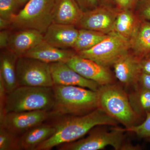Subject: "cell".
<instances>
[{
    "label": "cell",
    "instance_id": "6da1fadb",
    "mask_svg": "<svg viewBox=\"0 0 150 150\" xmlns=\"http://www.w3.org/2000/svg\"><path fill=\"white\" fill-rule=\"evenodd\" d=\"M56 128L54 134L35 150H50L59 145L80 139L96 126H116L118 122L99 108L87 114L49 121Z\"/></svg>",
    "mask_w": 150,
    "mask_h": 150
},
{
    "label": "cell",
    "instance_id": "7a4b0ae2",
    "mask_svg": "<svg viewBox=\"0 0 150 150\" xmlns=\"http://www.w3.org/2000/svg\"><path fill=\"white\" fill-rule=\"evenodd\" d=\"M54 102L48 121L87 114L98 108V93L78 86L54 85Z\"/></svg>",
    "mask_w": 150,
    "mask_h": 150
},
{
    "label": "cell",
    "instance_id": "3957f363",
    "mask_svg": "<svg viewBox=\"0 0 150 150\" xmlns=\"http://www.w3.org/2000/svg\"><path fill=\"white\" fill-rule=\"evenodd\" d=\"M98 93V108L126 129L138 125L142 119L129 101L128 93L123 86L115 83L100 86Z\"/></svg>",
    "mask_w": 150,
    "mask_h": 150
},
{
    "label": "cell",
    "instance_id": "277c9868",
    "mask_svg": "<svg viewBox=\"0 0 150 150\" xmlns=\"http://www.w3.org/2000/svg\"><path fill=\"white\" fill-rule=\"evenodd\" d=\"M54 102L52 87L18 86L7 94L5 104V114L8 112L36 110L49 112Z\"/></svg>",
    "mask_w": 150,
    "mask_h": 150
},
{
    "label": "cell",
    "instance_id": "5b68a950",
    "mask_svg": "<svg viewBox=\"0 0 150 150\" xmlns=\"http://www.w3.org/2000/svg\"><path fill=\"white\" fill-rule=\"evenodd\" d=\"M57 0H28L11 20L12 29L36 30L43 34L53 23Z\"/></svg>",
    "mask_w": 150,
    "mask_h": 150
},
{
    "label": "cell",
    "instance_id": "8992f818",
    "mask_svg": "<svg viewBox=\"0 0 150 150\" xmlns=\"http://www.w3.org/2000/svg\"><path fill=\"white\" fill-rule=\"evenodd\" d=\"M122 128L114 126L110 131L94 127L88 133V136L75 142L63 144L56 147L59 150H98L107 146L115 150H121L124 140Z\"/></svg>",
    "mask_w": 150,
    "mask_h": 150
},
{
    "label": "cell",
    "instance_id": "52a82bcc",
    "mask_svg": "<svg viewBox=\"0 0 150 150\" xmlns=\"http://www.w3.org/2000/svg\"><path fill=\"white\" fill-rule=\"evenodd\" d=\"M129 50V41L113 31L108 34L107 37L96 46L77 54L81 57L110 68L122 55Z\"/></svg>",
    "mask_w": 150,
    "mask_h": 150
},
{
    "label": "cell",
    "instance_id": "ba28073f",
    "mask_svg": "<svg viewBox=\"0 0 150 150\" xmlns=\"http://www.w3.org/2000/svg\"><path fill=\"white\" fill-rule=\"evenodd\" d=\"M16 77L18 86H54L50 64L25 56L17 61Z\"/></svg>",
    "mask_w": 150,
    "mask_h": 150
},
{
    "label": "cell",
    "instance_id": "9c48e42d",
    "mask_svg": "<svg viewBox=\"0 0 150 150\" xmlns=\"http://www.w3.org/2000/svg\"><path fill=\"white\" fill-rule=\"evenodd\" d=\"M118 11L115 6L100 5L92 10L84 12L76 27L109 34L114 31Z\"/></svg>",
    "mask_w": 150,
    "mask_h": 150
},
{
    "label": "cell",
    "instance_id": "30bf717a",
    "mask_svg": "<svg viewBox=\"0 0 150 150\" xmlns=\"http://www.w3.org/2000/svg\"><path fill=\"white\" fill-rule=\"evenodd\" d=\"M49 112L45 110L8 112L0 119V126L21 136L33 127L48 121Z\"/></svg>",
    "mask_w": 150,
    "mask_h": 150
},
{
    "label": "cell",
    "instance_id": "8fae6325",
    "mask_svg": "<svg viewBox=\"0 0 150 150\" xmlns=\"http://www.w3.org/2000/svg\"><path fill=\"white\" fill-rule=\"evenodd\" d=\"M67 64L83 77L95 82L100 86L116 83V78L110 68L81 57L77 54Z\"/></svg>",
    "mask_w": 150,
    "mask_h": 150
},
{
    "label": "cell",
    "instance_id": "7c38bea8",
    "mask_svg": "<svg viewBox=\"0 0 150 150\" xmlns=\"http://www.w3.org/2000/svg\"><path fill=\"white\" fill-rule=\"evenodd\" d=\"M116 79L121 85L133 89L138 86L139 77L142 71L139 59L129 50L114 63L112 67Z\"/></svg>",
    "mask_w": 150,
    "mask_h": 150
},
{
    "label": "cell",
    "instance_id": "4fadbf2b",
    "mask_svg": "<svg viewBox=\"0 0 150 150\" xmlns=\"http://www.w3.org/2000/svg\"><path fill=\"white\" fill-rule=\"evenodd\" d=\"M54 85L78 86L97 91L100 86L79 74L67 63L63 62L50 64Z\"/></svg>",
    "mask_w": 150,
    "mask_h": 150
},
{
    "label": "cell",
    "instance_id": "5bb4252c",
    "mask_svg": "<svg viewBox=\"0 0 150 150\" xmlns=\"http://www.w3.org/2000/svg\"><path fill=\"white\" fill-rule=\"evenodd\" d=\"M79 33L74 25L53 23L43 35V40L52 46L61 49H73Z\"/></svg>",
    "mask_w": 150,
    "mask_h": 150
},
{
    "label": "cell",
    "instance_id": "9a60e30c",
    "mask_svg": "<svg viewBox=\"0 0 150 150\" xmlns=\"http://www.w3.org/2000/svg\"><path fill=\"white\" fill-rule=\"evenodd\" d=\"M11 33L7 49L18 57L23 56L43 40L44 34L32 29Z\"/></svg>",
    "mask_w": 150,
    "mask_h": 150
},
{
    "label": "cell",
    "instance_id": "2e32d148",
    "mask_svg": "<svg viewBox=\"0 0 150 150\" xmlns=\"http://www.w3.org/2000/svg\"><path fill=\"white\" fill-rule=\"evenodd\" d=\"M76 54L74 51L57 48L43 40L23 56L50 64L57 62L67 63Z\"/></svg>",
    "mask_w": 150,
    "mask_h": 150
},
{
    "label": "cell",
    "instance_id": "e0dca14e",
    "mask_svg": "<svg viewBox=\"0 0 150 150\" xmlns=\"http://www.w3.org/2000/svg\"><path fill=\"white\" fill-rule=\"evenodd\" d=\"M56 128L51 122H44L33 127L19 137L21 150H35L54 134Z\"/></svg>",
    "mask_w": 150,
    "mask_h": 150
},
{
    "label": "cell",
    "instance_id": "ac0fdd59",
    "mask_svg": "<svg viewBox=\"0 0 150 150\" xmlns=\"http://www.w3.org/2000/svg\"><path fill=\"white\" fill-rule=\"evenodd\" d=\"M83 13L75 0H57L53 23L77 27Z\"/></svg>",
    "mask_w": 150,
    "mask_h": 150
},
{
    "label": "cell",
    "instance_id": "d6986e66",
    "mask_svg": "<svg viewBox=\"0 0 150 150\" xmlns=\"http://www.w3.org/2000/svg\"><path fill=\"white\" fill-rule=\"evenodd\" d=\"M2 50L0 55V80L8 93L18 86L16 77V63L18 57L8 49Z\"/></svg>",
    "mask_w": 150,
    "mask_h": 150
},
{
    "label": "cell",
    "instance_id": "ffe728a7",
    "mask_svg": "<svg viewBox=\"0 0 150 150\" xmlns=\"http://www.w3.org/2000/svg\"><path fill=\"white\" fill-rule=\"evenodd\" d=\"M142 21L135 10H119L114 25V31L129 42L137 31Z\"/></svg>",
    "mask_w": 150,
    "mask_h": 150
},
{
    "label": "cell",
    "instance_id": "44dd1931",
    "mask_svg": "<svg viewBox=\"0 0 150 150\" xmlns=\"http://www.w3.org/2000/svg\"><path fill=\"white\" fill-rule=\"evenodd\" d=\"M129 43L130 51L139 59L150 53V22L149 21L142 19Z\"/></svg>",
    "mask_w": 150,
    "mask_h": 150
},
{
    "label": "cell",
    "instance_id": "7402d4cb",
    "mask_svg": "<svg viewBox=\"0 0 150 150\" xmlns=\"http://www.w3.org/2000/svg\"><path fill=\"white\" fill-rule=\"evenodd\" d=\"M130 104L134 112L142 118L150 112V90L137 86L128 93Z\"/></svg>",
    "mask_w": 150,
    "mask_h": 150
},
{
    "label": "cell",
    "instance_id": "603a6c76",
    "mask_svg": "<svg viewBox=\"0 0 150 150\" xmlns=\"http://www.w3.org/2000/svg\"><path fill=\"white\" fill-rule=\"evenodd\" d=\"M108 34L85 29H79V33L73 49L76 53L89 50L96 46Z\"/></svg>",
    "mask_w": 150,
    "mask_h": 150
},
{
    "label": "cell",
    "instance_id": "cb8c5ba5",
    "mask_svg": "<svg viewBox=\"0 0 150 150\" xmlns=\"http://www.w3.org/2000/svg\"><path fill=\"white\" fill-rule=\"evenodd\" d=\"M19 137L0 126V150H20Z\"/></svg>",
    "mask_w": 150,
    "mask_h": 150
},
{
    "label": "cell",
    "instance_id": "d4e9b609",
    "mask_svg": "<svg viewBox=\"0 0 150 150\" xmlns=\"http://www.w3.org/2000/svg\"><path fill=\"white\" fill-rule=\"evenodd\" d=\"M21 6L18 0H0V18L11 21Z\"/></svg>",
    "mask_w": 150,
    "mask_h": 150
},
{
    "label": "cell",
    "instance_id": "484cf974",
    "mask_svg": "<svg viewBox=\"0 0 150 150\" xmlns=\"http://www.w3.org/2000/svg\"><path fill=\"white\" fill-rule=\"evenodd\" d=\"M125 132L134 133L141 138H150V112L146 115L144 121L140 124L128 129H123Z\"/></svg>",
    "mask_w": 150,
    "mask_h": 150
},
{
    "label": "cell",
    "instance_id": "4316f807",
    "mask_svg": "<svg viewBox=\"0 0 150 150\" xmlns=\"http://www.w3.org/2000/svg\"><path fill=\"white\" fill-rule=\"evenodd\" d=\"M142 20H150V0H139L135 10Z\"/></svg>",
    "mask_w": 150,
    "mask_h": 150
},
{
    "label": "cell",
    "instance_id": "83f0119b",
    "mask_svg": "<svg viewBox=\"0 0 150 150\" xmlns=\"http://www.w3.org/2000/svg\"><path fill=\"white\" fill-rule=\"evenodd\" d=\"M139 0H115V7L119 10H135Z\"/></svg>",
    "mask_w": 150,
    "mask_h": 150
},
{
    "label": "cell",
    "instance_id": "f1b7e54d",
    "mask_svg": "<svg viewBox=\"0 0 150 150\" xmlns=\"http://www.w3.org/2000/svg\"><path fill=\"white\" fill-rule=\"evenodd\" d=\"M78 5L85 12L92 10L99 6L98 0H75Z\"/></svg>",
    "mask_w": 150,
    "mask_h": 150
},
{
    "label": "cell",
    "instance_id": "f546056e",
    "mask_svg": "<svg viewBox=\"0 0 150 150\" xmlns=\"http://www.w3.org/2000/svg\"><path fill=\"white\" fill-rule=\"evenodd\" d=\"M7 94L2 81L0 80V119L5 115V104Z\"/></svg>",
    "mask_w": 150,
    "mask_h": 150
},
{
    "label": "cell",
    "instance_id": "4dcf8cb0",
    "mask_svg": "<svg viewBox=\"0 0 150 150\" xmlns=\"http://www.w3.org/2000/svg\"><path fill=\"white\" fill-rule=\"evenodd\" d=\"M11 32L8 29L1 30L0 32V48L2 50L7 49Z\"/></svg>",
    "mask_w": 150,
    "mask_h": 150
},
{
    "label": "cell",
    "instance_id": "1f68e13d",
    "mask_svg": "<svg viewBox=\"0 0 150 150\" xmlns=\"http://www.w3.org/2000/svg\"><path fill=\"white\" fill-rule=\"evenodd\" d=\"M139 65L142 72L150 74V53L139 59Z\"/></svg>",
    "mask_w": 150,
    "mask_h": 150
},
{
    "label": "cell",
    "instance_id": "d6a6232c",
    "mask_svg": "<svg viewBox=\"0 0 150 150\" xmlns=\"http://www.w3.org/2000/svg\"><path fill=\"white\" fill-rule=\"evenodd\" d=\"M138 85L150 90V74L142 72L139 77Z\"/></svg>",
    "mask_w": 150,
    "mask_h": 150
},
{
    "label": "cell",
    "instance_id": "836d02e7",
    "mask_svg": "<svg viewBox=\"0 0 150 150\" xmlns=\"http://www.w3.org/2000/svg\"><path fill=\"white\" fill-rule=\"evenodd\" d=\"M11 23L10 21L0 18V29L2 30L8 29L11 28Z\"/></svg>",
    "mask_w": 150,
    "mask_h": 150
},
{
    "label": "cell",
    "instance_id": "e575fe53",
    "mask_svg": "<svg viewBox=\"0 0 150 150\" xmlns=\"http://www.w3.org/2000/svg\"><path fill=\"white\" fill-rule=\"evenodd\" d=\"M100 5L115 6V0H98Z\"/></svg>",
    "mask_w": 150,
    "mask_h": 150
},
{
    "label": "cell",
    "instance_id": "d590c367",
    "mask_svg": "<svg viewBox=\"0 0 150 150\" xmlns=\"http://www.w3.org/2000/svg\"><path fill=\"white\" fill-rule=\"evenodd\" d=\"M21 6L24 5L28 0H18Z\"/></svg>",
    "mask_w": 150,
    "mask_h": 150
},
{
    "label": "cell",
    "instance_id": "8d00e7d4",
    "mask_svg": "<svg viewBox=\"0 0 150 150\" xmlns=\"http://www.w3.org/2000/svg\"><path fill=\"white\" fill-rule=\"evenodd\" d=\"M148 141H149V142L150 143V138H148Z\"/></svg>",
    "mask_w": 150,
    "mask_h": 150
}]
</instances>
